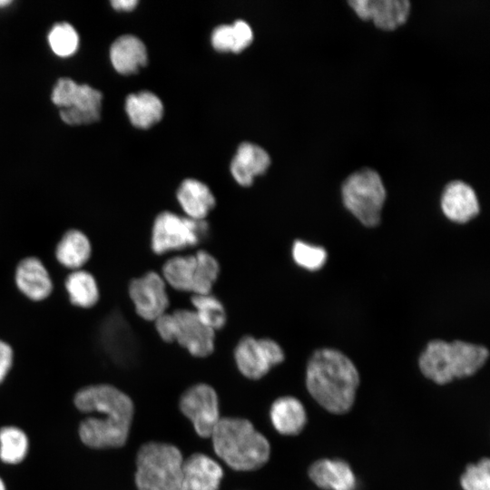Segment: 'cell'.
<instances>
[{"mask_svg":"<svg viewBox=\"0 0 490 490\" xmlns=\"http://www.w3.org/2000/svg\"><path fill=\"white\" fill-rule=\"evenodd\" d=\"M15 283L19 291L33 301L44 300L53 291V281L47 269L40 259L34 256L18 262Z\"/></svg>","mask_w":490,"mask_h":490,"instance_id":"obj_17","label":"cell"},{"mask_svg":"<svg viewBox=\"0 0 490 490\" xmlns=\"http://www.w3.org/2000/svg\"><path fill=\"white\" fill-rule=\"evenodd\" d=\"M179 408L202 438L211 437L221 418L217 392L206 383H197L185 389L180 397Z\"/></svg>","mask_w":490,"mask_h":490,"instance_id":"obj_12","label":"cell"},{"mask_svg":"<svg viewBox=\"0 0 490 490\" xmlns=\"http://www.w3.org/2000/svg\"><path fill=\"white\" fill-rule=\"evenodd\" d=\"M51 98L60 107L62 120L68 124H87L100 117L102 93L88 84L61 78L54 85Z\"/></svg>","mask_w":490,"mask_h":490,"instance_id":"obj_10","label":"cell"},{"mask_svg":"<svg viewBox=\"0 0 490 490\" xmlns=\"http://www.w3.org/2000/svg\"><path fill=\"white\" fill-rule=\"evenodd\" d=\"M54 255L64 268L80 270L92 255V244L84 232L71 229L66 230L57 242Z\"/></svg>","mask_w":490,"mask_h":490,"instance_id":"obj_22","label":"cell"},{"mask_svg":"<svg viewBox=\"0 0 490 490\" xmlns=\"http://www.w3.org/2000/svg\"><path fill=\"white\" fill-rule=\"evenodd\" d=\"M125 109L131 122L134 126L143 129L159 122L163 113L162 101L156 94L149 91L128 95Z\"/></svg>","mask_w":490,"mask_h":490,"instance_id":"obj_25","label":"cell"},{"mask_svg":"<svg viewBox=\"0 0 490 490\" xmlns=\"http://www.w3.org/2000/svg\"><path fill=\"white\" fill-rule=\"evenodd\" d=\"M486 348L460 340H432L418 359L422 374L438 385L475 374L488 358Z\"/></svg>","mask_w":490,"mask_h":490,"instance_id":"obj_4","label":"cell"},{"mask_svg":"<svg viewBox=\"0 0 490 490\" xmlns=\"http://www.w3.org/2000/svg\"><path fill=\"white\" fill-rule=\"evenodd\" d=\"M74 404L83 413L97 414L79 425L83 445L104 449L126 444L134 416V405L127 394L110 384L89 385L75 393Z\"/></svg>","mask_w":490,"mask_h":490,"instance_id":"obj_1","label":"cell"},{"mask_svg":"<svg viewBox=\"0 0 490 490\" xmlns=\"http://www.w3.org/2000/svg\"><path fill=\"white\" fill-rule=\"evenodd\" d=\"M309 479L323 490H354L356 475L345 460L320 458L309 467Z\"/></svg>","mask_w":490,"mask_h":490,"instance_id":"obj_18","label":"cell"},{"mask_svg":"<svg viewBox=\"0 0 490 490\" xmlns=\"http://www.w3.org/2000/svg\"><path fill=\"white\" fill-rule=\"evenodd\" d=\"M70 302L82 309H90L99 300L98 283L89 271L83 269L72 270L64 280Z\"/></svg>","mask_w":490,"mask_h":490,"instance_id":"obj_26","label":"cell"},{"mask_svg":"<svg viewBox=\"0 0 490 490\" xmlns=\"http://www.w3.org/2000/svg\"><path fill=\"white\" fill-rule=\"evenodd\" d=\"M11 3H12V1H10V0H0V7L6 6V5H10Z\"/></svg>","mask_w":490,"mask_h":490,"instance_id":"obj_35","label":"cell"},{"mask_svg":"<svg viewBox=\"0 0 490 490\" xmlns=\"http://www.w3.org/2000/svg\"><path fill=\"white\" fill-rule=\"evenodd\" d=\"M29 450V439L18 426L0 427V460L6 465L20 464Z\"/></svg>","mask_w":490,"mask_h":490,"instance_id":"obj_28","label":"cell"},{"mask_svg":"<svg viewBox=\"0 0 490 490\" xmlns=\"http://www.w3.org/2000/svg\"><path fill=\"white\" fill-rule=\"evenodd\" d=\"M178 202L186 217L205 220L215 206V198L210 188L195 179L184 180L177 190Z\"/></svg>","mask_w":490,"mask_h":490,"instance_id":"obj_21","label":"cell"},{"mask_svg":"<svg viewBox=\"0 0 490 490\" xmlns=\"http://www.w3.org/2000/svg\"><path fill=\"white\" fill-rule=\"evenodd\" d=\"M211 438L216 455L235 471L257 470L270 456L269 440L243 417H221Z\"/></svg>","mask_w":490,"mask_h":490,"instance_id":"obj_3","label":"cell"},{"mask_svg":"<svg viewBox=\"0 0 490 490\" xmlns=\"http://www.w3.org/2000/svg\"><path fill=\"white\" fill-rule=\"evenodd\" d=\"M292 258L299 267L309 270H317L324 265L327 252L322 247L296 240L292 246Z\"/></svg>","mask_w":490,"mask_h":490,"instance_id":"obj_32","label":"cell"},{"mask_svg":"<svg viewBox=\"0 0 490 490\" xmlns=\"http://www.w3.org/2000/svg\"><path fill=\"white\" fill-rule=\"evenodd\" d=\"M440 204L444 214L458 223L467 222L478 214L480 209L475 190L460 180L451 181L445 186Z\"/></svg>","mask_w":490,"mask_h":490,"instance_id":"obj_16","label":"cell"},{"mask_svg":"<svg viewBox=\"0 0 490 490\" xmlns=\"http://www.w3.org/2000/svg\"><path fill=\"white\" fill-rule=\"evenodd\" d=\"M273 428L283 436H297L308 422L307 412L299 399L283 396L275 399L269 411Z\"/></svg>","mask_w":490,"mask_h":490,"instance_id":"obj_19","label":"cell"},{"mask_svg":"<svg viewBox=\"0 0 490 490\" xmlns=\"http://www.w3.org/2000/svg\"><path fill=\"white\" fill-rule=\"evenodd\" d=\"M341 197L346 209L363 225L379 223L387 191L376 170L364 167L349 174L341 185Z\"/></svg>","mask_w":490,"mask_h":490,"instance_id":"obj_6","label":"cell"},{"mask_svg":"<svg viewBox=\"0 0 490 490\" xmlns=\"http://www.w3.org/2000/svg\"><path fill=\"white\" fill-rule=\"evenodd\" d=\"M183 456L174 445L150 441L140 446L135 459L137 490H180Z\"/></svg>","mask_w":490,"mask_h":490,"instance_id":"obj_5","label":"cell"},{"mask_svg":"<svg viewBox=\"0 0 490 490\" xmlns=\"http://www.w3.org/2000/svg\"><path fill=\"white\" fill-rule=\"evenodd\" d=\"M270 163V158L264 149L250 142H243L232 159L230 172L240 185L250 186L255 176L266 172Z\"/></svg>","mask_w":490,"mask_h":490,"instance_id":"obj_20","label":"cell"},{"mask_svg":"<svg viewBox=\"0 0 490 490\" xmlns=\"http://www.w3.org/2000/svg\"><path fill=\"white\" fill-rule=\"evenodd\" d=\"M233 357L240 373L250 380L260 379L285 359L282 348L275 340L249 335L238 341Z\"/></svg>","mask_w":490,"mask_h":490,"instance_id":"obj_11","label":"cell"},{"mask_svg":"<svg viewBox=\"0 0 490 490\" xmlns=\"http://www.w3.org/2000/svg\"><path fill=\"white\" fill-rule=\"evenodd\" d=\"M137 0H113L111 1L113 7L116 10L129 11L135 7Z\"/></svg>","mask_w":490,"mask_h":490,"instance_id":"obj_34","label":"cell"},{"mask_svg":"<svg viewBox=\"0 0 490 490\" xmlns=\"http://www.w3.org/2000/svg\"><path fill=\"white\" fill-rule=\"evenodd\" d=\"M209 224L205 220H193L172 211H162L152 223L151 249L162 255L170 251L197 246L206 239Z\"/></svg>","mask_w":490,"mask_h":490,"instance_id":"obj_9","label":"cell"},{"mask_svg":"<svg viewBox=\"0 0 490 490\" xmlns=\"http://www.w3.org/2000/svg\"><path fill=\"white\" fill-rule=\"evenodd\" d=\"M48 42L55 54L67 57L77 50L79 37L77 32L70 24L58 23L49 32Z\"/></svg>","mask_w":490,"mask_h":490,"instance_id":"obj_30","label":"cell"},{"mask_svg":"<svg viewBox=\"0 0 490 490\" xmlns=\"http://www.w3.org/2000/svg\"><path fill=\"white\" fill-rule=\"evenodd\" d=\"M193 311L201 322L213 331L221 329L227 322V313L222 302L211 293L192 295Z\"/></svg>","mask_w":490,"mask_h":490,"instance_id":"obj_29","label":"cell"},{"mask_svg":"<svg viewBox=\"0 0 490 490\" xmlns=\"http://www.w3.org/2000/svg\"><path fill=\"white\" fill-rule=\"evenodd\" d=\"M110 58L118 73L130 74L146 64L147 51L144 44L138 37L125 34L113 43Z\"/></svg>","mask_w":490,"mask_h":490,"instance_id":"obj_23","label":"cell"},{"mask_svg":"<svg viewBox=\"0 0 490 490\" xmlns=\"http://www.w3.org/2000/svg\"><path fill=\"white\" fill-rule=\"evenodd\" d=\"M219 275V261L204 250L194 254L173 256L164 262L162 269V277L166 284L192 295L211 293Z\"/></svg>","mask_w":490,"mask_h":490,"instance_id":"obj_7","label":"cell"},{"mask_svg":"<svg viewBox=\"0 0 490 490\" xmlns=\"http://www.w3.org/2000/svg\"><path fill=\"white\" fill-rule=\"evenodd\" d=\"M251 27L243 20H237L232 24L217 26L211 34V44L219 51H242L252 41Z\"/></svg>","mask_w":490,"mask_h":490,"instance_id":"obj_27","label":"cell"},{"mask_svg":"<svg viewBox=\"0 0 490 490\" xmlns=\"http://www.w3.org/2000/svg\"><path fill=\"white\" fill-rule=\"evenodd\" d=\"M14 351L5 340L0 339V384L4 382L12 368Z\"/></svg>","mask_w":490,"mask_h":490,"instance_id":"obj_33","label":"cell"},{"mask_svg":"<svg viewBox=\"0 0 490 490\" xmlns=\"http://www.w3.org/2000/svg\"><path fill=\"white\" fill-rule=\"evenodd\" d=\"M128 293L135 312L144 320L154 322L167 312L170 300L166 283L162 275L155 271H148L132 279Z\"/></svg>","mask_w":490,"mask_h":490,"instance_id":"obj_13","label":"cell"},{"mask_svg":"<svg viewBox=\"0 0 490 490\" xmlns=\"http://www.w3.org/2000/svg\"><path fill=\"white\" fill-rule=\"evenodd\" d=\"M222 478V467L216 460L194 453L183 461L180 490H219Z\"/></svg>","mask_w":490,"mask_h":490,"instance_id":"obj_15","label":"cell"},{"mask_svg":"<svg viewBox=\"0 0 490 490\" xmlns=\"http://www.w3.org/2000/svg\"><path fill=\"white\" fill-rule=\"evenodd\" d=\"M460 485L463 490H490L489 458L468 464L460 476Z\"/></svg>","mask_w":490,"mask_h":490,"instance_id":"obj_31","label":"cell"},{"mask_svg":"<svg viewBox=\"0 0 490 490\" xmlns=\"http://www.w3.org/2000/svg\"><path fill=\"white\" fill-rule=\"evenodd\" d=\"M154 326L163 341L176 342L193 357L206 358L214 350L215 331L203 325L192 309L166 312Z\"/></svg>","mask_w":490,"mask_h":490,"instance_id":"obj_8","label":"cell"},{"mask_svg":"<svg viewBox=\"0 0 490 490\" xmlns=\"http://www.w3.org/2000/svg\"><path fill=\"white\" fill-rule=\"evenodd\" d=\"M0 490H6L5 484L1 477H0Z\"/></svg>","mask_w":490,"mask_h":490,"instance_id":"obj_36","label":"cell"},{"mask_svg":"<svg viewBox=\"0 0 490 490\" xmlns=\"http://www.w3.org/2000/svg\"><path fill=\"white\" fill-rule=\"evenodd\" d=\"M100 333L101 341L111 355L119 358L134 351V337L121 315H110L103 321Z\"/></svg>","mask_w":490,"mask_h":490,"instance_id":"obj_24","label":"cell"},{"mask_svg":"<svg viewBox=\"0 0 490 490\" xmlns=\"http://www.w3.org/2000/svg\"><path fill=\"white\" fill-rule=\"evenodd\" d=\"M348 4L358 18L371 21L376 27L385 31L403 25L411 12L408 0H349Z\"/></svg>","mask_w":490,"mask_h":490,"instance_id":"obj_14","label":"cell"},{"mask_svg":"<svg viewBox=\"0 0 490 490\" xmlns=\"http://www.w3.org/2000/svg\"><path fill=\"white\" fill-rule=\"evenodd\" d=\"M305 380L309 395L319 406L333 414H345L355 402L359 375L342 352L320 348L308 361Z\"/></svg>","mask_w":490,"mask_h":490,"instance_id":"obj_2","label":"cell"}]
</instances>
